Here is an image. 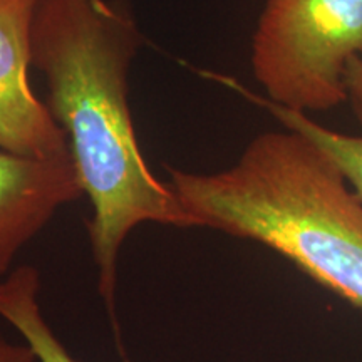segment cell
<instances>
[{"label":"cell","mask_w":362,"mask_h":362,"mask_svg":"<svg viewBox=\"0 0 362 362\" xmlns=\"http://www.w3.org/2000/svg\"><path fill=\"white\" fill-rule=\"evenodd\" d=\"M141 44L138 22L119 0H40L34 17L33 66L44 74L47 107L93 205L89 238L110 312L117 257L136 226L198 228L171 185L149 170L136 138L128 78Z\"/></svg>","instance_id":"cell-1"},{"label":"cell","mask_w":362,"mask_h":362,"mask_svg":"<svg viewBox=\"0 0 362 362\" xmlns=\"http://www.w3.org/2000/svg\"><path fill=\"white\" fill-rule=\"evenodd\" d=\"M166 170L198 228L270 248L362 312V203L309 138L267 131L225 170Z\"/></svg>","instance_id":"cell-2"},{"label":"cell","mask_w":362,"mask_h":362,"mask_svg":"<svg viewBox=\"0 0 362 362\" xmlns=\"http://www.w3.org/2000/svg\"><path fill=\"white\" fill-rule=\"evenodd\" d=\"M361 56L362 0H265L252 35L264 96L307 115L347 101L344 76Z\"/></svg>","instance_id":"cell-3"},{"label":"cell","mask_w":362,"mask_h":362,"mask_svg":"<svg viewBox=\"0 0 362 362\" xmlns=\"http://www.w3.org/2000/svg\"><path fill=\"white\" fill-rule=\"evenodd\" d=\"M40 0H0V149L33 158L69 156L64 129L29 84L33 25Z\"/></svg>","instance_id":"cell-4"},{"label":"cell","mask_w":362,"mask_h":362,"mask_svg":"<svg viewBox=\"0 0 362 362\" xmlns=\"http://www.w3.org/2000/svg\"><path fill=\"white\" fill-rule=\"evenodd\" d=\"M84 194L72 158H33L0 149V275L59 208Z\"/></svg>","instance_id":"cell-5"},{"label":"cell","mask_w":362,"mask_h":362,"mask_svg":"<svg viewBox=\"0 0 362 362\" xmlns=\"http://www.w3.org/2000/svg\"><path fill=\"white\" fill-rule=\"evenodd\" d=\"M198 74L205 79L214 81V83L223 86V88L233 90L238 96H242L253 106L265 110L270 116L277 119L282 128L297 131L309 138L315 146H319L330 158V161L337 166L344 180L347 181L352 192L362 203V136L346 134L341 131L330 129L327 126L317 123L315 119L307 115V112L293 111L288 107L280 106L277 103H272L264 94L253 93L245 84L240 83L232 76L220 74L214 71H198Z\"/></svg>","instance_id":"cell-6"},{"label":"cell","mask_w":362,"mask_h":362,"mask_svg":"<svg viewBox=\"0 0 362 362\" xmlns=\"http://www.w3.org/2000/svg\"><path fill=\"white\" fill-rule=\"evenodd\" d=\"M40 279L37 269L17 267L0 280V317L24 337L39 362H79L45 322L39 305Z\"/></svg>","instance_id":"cell-7"},{"label":"cell","mask_w":362,"mask_h":362,"mask_svg":"<svg viewBox=\"0 0 362 362\" xmlns=\"http://www.w3.org/2000/svg\"><path fill=\"white\" fill-rule=\"evenodd\" d=\"M344 86H346L347 101L351 103L357 123L362 126V56L356 57L347 66Z\"/></svg>","instance_id":"cell-8"},{"label":"cell","mask_w":362,"mask_h":362,"mask_svg":"<svg viewBox=\"0 0 362 362\" xmlns=\"http://www.w3.org/2000/svg\"><path fill=\"white\" fill-rule=\"evenodd\" d=\"M34 352L29 346L8 342L0 334V362H35Z\"/></svg>","instance_id":"cell-9"}]
</instances>
